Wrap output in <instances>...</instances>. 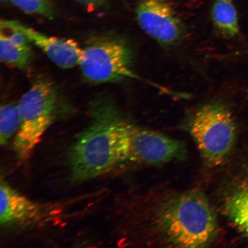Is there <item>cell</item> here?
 <instances>
[{
  "label": "cell",
  "mask_w": 248,
  "mask_h": 248,
  "mask_svg": "<svg viewBox=\"0 0 248 248\" xmlns=\"http://www.w3.org/2000/svg\"><path fill=\"white\" fill-rule=\"evenodd\" d=\"M92 122L71 148L69 163L74 182L88 181L104 174L128 160V124L112 102L101 98L90 107Z\"/></svg>",
  "instance_id": "1"
},
{
  "label": "cell",
  "mask_w": 248,
  "mask_h": 248,
  "mask_svg": "<svg viewBox=\"0 0 248 248\" xmlns=\"http://www.w3.org/2000/svg\"><path fill=\"white\" fill-rule=\"evenodd\" d=\"M155 222L166 241L179 247H206L217 232L215 214L206 198L197 191L164 201L158 207Z\"/></svg>",
  "instance_id": "2"
},
{
  "label": "cell",
  "mask_w": 248,
  "mask_h": 248,
  "mask_svg": "<svg viewBox=\"0 0 248 248\" xmlns=\"http://www.w3.org/2000/svg\"><path fill=\"white\" fill-rule=\"evenodd\" d=\"M57 90L51 80H35L18 102L21 123L14 150L21 160L31 156L46 130L54 123L60 106Z\"/></svg>",
  "instance_id": "3"
},
{
  "label": "cell",
  "mask_w": 248,
  "mask_h": 248,
  "mask_svg": "<svg viewBox=\"0 0 248 248\" xmlns=\"http://www.w3.org/2000/svg\"><path fill=\"white\" fill-rule=\"evenodd\" d=\"M132 53L124 40L114 35L93 37L82 49L79 66L83 77L93 83H106L136 79L169 94L173 92L142 79L132 69Z\"/></svg>",
  "instance_id": "4"
},
{
  "label": "cell",
  "mask_w": 248,
  "mask_h": 248,
  "mask_svg": "<svg viewBox=\"0 0 248 248\" xmlns=\"http://www.w3.org/2000/svg\"><path fill=\"white\" fill-rule=\"evenodd\" d=\"M188 129L207 166L216 167L230 154L236 140L237 126L230 108L215 102L195 111Z\"/></svg>",
  "instance_id": "5"
},
{
  "label": "cell",
  "mask_w": 248,
  "mask_h": 248,
  "mask_svg": "<svg viewBox=\"0 0 248 248\" xmlns=\"http://www.w3.org/2000/svg\"><path fill=\"white\" fill-rule=\"evenodd\" d=\"M136 14L141 30L160 44L173 45L181 40L184 27L169 0H139Z\"/></svg>",
  "instance_id": "6"
},
{
  "label": "cell",
  "mask_w": 248,
  "mask_h": 248,
  "mask_svg": "<svg viewBox=\"0 0 248 248\" xmlns=\"http://www.w3.org/2000/svg\"><path fill=\"white\" fill-rule=\"evenodd\" d=\"M128 160L149 164H160L181 159L185 156L183 142L162 133L128 124Z\"/></svg>",
  "instance_id": "7"
},
{
  "label": "cell",
  "mask_w": 248,
  "mask_h": 248,
  "mask_svg": "<svg viewBox=\"0 0 248 248\" xmlns=\"http://www.w3.org/2000/svg\"><path fill=\"white\" fill-rule=\"evenodd\" d=\"M0 222L4 226H30L49 221L51 207L35 202L7 183L0 185Z\"/></svg>",
  "instance_id": "8"
},
{
  "label": "cell",
  "mask_w": 248,
  "mask_h": 248,
  "mask_svg": "<svg viewBox=\"0 0 248 248\" xmlns=\"http://www.w3.org/2000/svg\"><path fill=\"white\" fill-rule=\"evenodd\" d=\"M18 25L29 41L42 49L58 67L68 69L79 64L82 49L74 40L49 36L20 22Z\"/></svg>",
  "instance_id": "9"
},
{
  "label": "cell",
  "mask_w": 248,
  "mask_h": 248,
  "mask_svg": "<svg viewBox=\"0 0 248 248\" xmlns=\"http://www.w3.org/2000/svg\"><path fill=\"white\" fill-rule=\"evenodd\" d=\"M18 22L2 20L0 23V59L9 66L23 69L30 64L32 52Z\"/></svg>",
  "instance_id": "10"
},
{
  "label": "cell",
  "mask_w": 248,
  "mask_h": 248,
  "mask_svg": "<svg viewBox=\"0 0 248 248\" xmlns=\"http://www.w3.org/2000/svg\"><path fill=\"white\" fill-rule=\"evenodd\" d=\"M212 18L222 36L232 38L239 35L237 11L232 0H216L212 6Z\"/></svg>",
  "instance_id": "11"
},
{
  "label": "cell",
  "mask_w": 248,
  "mask_h": 248,
  "mask_svg": "<svg viewBox=\"0 0 248 248\" xmlns=\"http://www.w3.org/2000/svg\"><path fill=\"white\" fill-rule=\"evenodd\" d=\"M226 211L232 221L248 238V182L229 198Z\"/></svg>",
  "instance_id": "12"
},
{
  "label": "cell",
  "mask_w": 248,
  "mask_h": 248,
  "mask_svg": "<svg viewBox=\"0 0 248 248\" xmlns=\"http://www.w3.org/2000/svg\"><path fill=\"white\" fill-rule=\"evenodd\" d=\"M21 117L17 105H3L0 109V143L7 144L20 128Z\"/></svg>",
  "instance_id": "13"
},
{
  "label": "cell",
  "mask_w": 248,
  "mask_h": 248,
  "mask_svg": "<svg viewBox=\"0 0 248 248\" xmlns=\"http://www.w3.org/2000/svg\"><path fill=\"white\" fill-rule=\"evenodd\" d=\"M20 10L29 14H36L52 19L55 8L52 0H11Z\"/></svg>",
  "instance_id": "14"
},
{
  "label": "cell",
  "mask_w": 248,
  "mask_h": 248,
  "mask_svg": "<svg viewBox=\"0 0 248 248\" xmlns=\"http://www.w3.org/2000/svg\"><path fill=\"white\" fill-rule=\"evenodd\" d=\"M74 1L78 2L79 4L93 6L103 4L105 0H74Z\"/></svg>",
  "instance_id": "15"
},
{
  "label": "cell",
  "mask_w": 248,
  "mask_h": 248,
  "mask_svg": "<svg viewBox=\"0 0 248 248\" xmlns=\"http://www.w3.org/2000/svg\"><path fill=\"white\" fill-rule=\"evenodd\" d=\"M8 1H11V0H1V2L3 3L7 2Z\"/></svg>",
  "instance_id": "16"
}]
</instances>
